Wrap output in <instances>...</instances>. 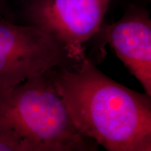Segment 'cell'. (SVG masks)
Returning a JSON list of instances; mask_svg holds the SVG:
<instances>
[{
	"instance_id": "1",
	"label": "cell",
	"mask_w": 151,
	"mask_h": 151,
	"mask_svg": "<svg viewBox=\"0 0 151 151\" xmlns=\"http://www.w3.org/2000/svg\"><path fill=\"white\" fill-rule=\"evenodd\" d=\"M51 73L81 134L109 151L151 150L150 96L113 81L86 57Z\"/></svg>"
},
{
	"instance_id": "2",
	"label": "cell",
	"mask_w": 151,
	"mask_h": 151,
	"mask_svg": "<svg viewBox=\"0 0 151 151\" xmlns=\"http://www.w3.org/2000/svg\"><path fill=\"white\" fill-rule=\"evenodd\" d=\"M52 70L0 92V127L32 151L97 150V143L73 124L55 87Z\"/></svg>"
},
{
	"instance_id": "3",
	"label": "cell",
	"mask_w": 151,
	"mask_h": 151,
	"mask_svg": "<svg viewBox=\"0 0 151 151\" xmlns=\"http://www.w3.org/2000/svg\"><path fill=\"white\" fill-rule=\"evenodd\" d=\"M69 60L63 47L40 28L0 17V92Z\"/></svg>"
},
{
	"instance_id": "4",
	"label": "cell",
	"mask_w": 151,
	"mask_h": 151,
	"mask_svg": "<svg viewBox=\"0 0 151 151\" xmlns=\"http://www.w3.org/2000/svg\"><path fill=\"white\" fill-rule=\"evenodd\" d=\"M111 0H29L28 22L63 47L71 60L86 58L84 45L101 29Z\"/></svg>"
},
{
	"instance_id": "5",
	"label": "cell",
	"mask_w": 151,
	"mask_h": 151,
	"mask_svg": "<svg viewBox=\"0 0 151 151\" xmlns=\"http://www.w3.org/2000/svg\"><path fill=\"white\" fill-rule=\"evenodd\" d=\"M116 55L151 97V20L143 9H129L104 29Z\"/></svg>"
},
{
	"instance_id": "6",
	"label": "cell",
	"mask_w": 151,
	"mask_h": 151,
	"mask_svg": "<svg viewBox=\"0 0 151 151\" xmlns=\"http://www.w3.org/2000/svg\"><path fill=\"white\" fill-rule=\"evenodd\" d=\"M0 151H32L29 145L0 127Z\"/></svg>"
},
{
	"instance_id": "7",
	"label": "cell",
	"mask_w": 151,
	"mask_h": 151,
	"mask_svg": "<svg viewBox=\"0 0 151 151\" xmlns=\"http://www.w3.org/2000/svg\"><path fill=\"white\" fill-rule=\"evenodd\" d=\"M2 9H3V1L0 0V17L1 15L2 14Z\"/></svg>"
}]
</instances>
